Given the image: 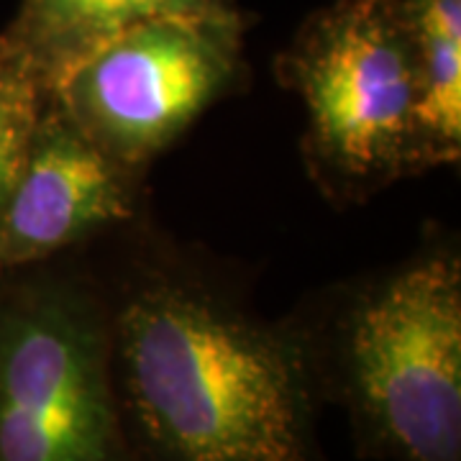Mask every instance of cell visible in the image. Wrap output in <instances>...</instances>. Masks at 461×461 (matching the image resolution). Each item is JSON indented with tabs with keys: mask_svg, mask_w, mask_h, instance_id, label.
<instances>
[{
	"mask_svg": "<svg viewBox=\"0 0 461 461\" xmlns=\"http://www.w3.org/2000/svg\"><path fill=\"white\" fill-rule=\"evenodd\" d=\"M111 344L157 461H311L308 364L290 333L157 285L126 303Z\"/></svg>",
	"mask_w": 461,
	"mask_h": 461,
	"instance_id": "1",
	"label": "cell"
},
{
	"mask_svg": "<svg viewBox=\"0 0 461 461\" xmlns=\"http://www.w3.org/2000/svg\"><path fill=\"white\" fill-rule=\"evenodd\" d=\"M346 384L375 441L400 461H461V269L433 257L359 300Z\"/></svg>",
	"mask_w": 461,
	"mask_h": 461,
	"instance_id": "2",
	"label": "cell"
},
{
	"mask_svg": "<svg viewBox=\"0 0 461 461\" xmlns=\"http://www.w3.org/2000/svg\"><path fill=\"white\" fill-rule=\"evenodd\" d=\"M315 159L354 185L420 169L418 75L393 0H336L287 51Z\"/></svg>",
	"mask_w": 461,
	"mask_h": 461,
	"instance_id": "3",
	"label": "cell"
},
{
	"mask_svg": "<svg viewBox=\"0 0 461 461\" xmlns=\"http://www.w3.org/2000/svg\"><path fill=\"white\" fill-rule=\"evenodd\" d=\"M0 461H123L113 344L72 290L0 311Z\"/></svg>",
	"mask_w": 461,
	"mask_h": 461,
	"instance_id": "4",
	"label": "cell"
},
{
	"mask_svg": "<svg viewBox=\"0 0 461 461\" xmlns=\"http://www.w3.org/2000/svg\"><path fill=\"white\" fill-rule=\"evenodd\" d=\"M244 23L151 18L118 33L50 93L126 169L167 149L239 69Z\"/></svg>",
	"mask_w": 461,
	"mask_h": 461,
	"instance_id": "5",
	"label": "cell"
},
{
	"mask_svg": "<svg viewBox=\"0 0 461 461\" xmlns=\"http://www.w3.org/2000/svg\"><path fill=\"white\" fill-rule=\"evenodd\" d=\"M126 172L47 95L0 215V272L39 262L129 218L133 203Z\"/></svg>",
	"mask_w": 461,
	"mask_h": 461,
	"instance_id": "6",
	"label": "cell"
},
{
	"mask_svg": "<svg viewBox=\"0 0 461 461\" xmlns=\"http://www.w3.org/2000/svg\"><path fill=\"white\" fill-rule=\"evenodd\" d=\"M151 18L241 23L233 0H21L3 39L50 95L103 44Z\"/></svg>",
	"mask_w": 461,
	"mask_h": 461,
	"instance_id": "7",
	"label": "cell"
},
{
	"mask_svg": "<svg viewBox=\"0 0 461 461\" xmlns=\"http://www.w3.org/2000/svg\"><path fill=\"white\" fill-rule=\"evenodd\" d=\"M418 75L420 167L451 165L461 149V0H393Z\"/></svg>",
	"mask_w": 461,
	"mask_h": 461,
	"instance_id": "8",
	"label": "cell"
},
{
	"mask_svg": "<svg viewBox=\"0 0 461 461\" xmlns=\"http://www.w3.org/2000/svg\"><path fill=\"white\" fill-rule=\"evenodd\" d=\"M44 87L36 83L29 67L11 50V65L0 77V215L14 190L18 169L23 165L29 139L36 118L44 108Z\"/></svg>",
	"mask_w": 461,
	"mask_h": 461,
	"instance_id": "9",
	"label": "cell"
},
{
	"mask_svg": "<svg viewBox=\"0 0 461 461\" xmlns=\"http://www.w3.org/2000/svg\"><path fill=\"white\" fill-rule=\"evenodd\" d=\"M11 65V50H8V44L3 41V36H0V77H3V72L8 69Z\"/></svg>",
	"mask_w": 461,
	"mask_h": 461,
	"instance_id": "10",
	"label": "cell"
}]
</instances>
